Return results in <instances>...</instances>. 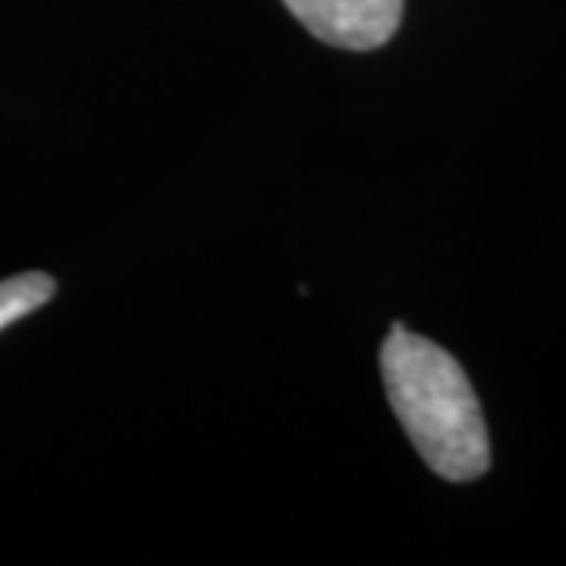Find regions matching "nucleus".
I'll return each instance as SVG.
<instances>
[{
    "instance_id": "2",
    "label": "nucleus",
    "mask_w": 566,
    "mask_h": 566,
    "mask_svg": "<svg viewBox=\"0 0 566 566\" xmlns=\"http://www.w3.org/2000/svg\"><path fill=\"white\" fill-rule=\"evenodd\" d=\"M315 39L346 51H375L394 39L403 0H283Z\"/></svg>"
},
{
    "instance_id": "1",
    "label": "nucleus",
    "mask_w": 566,
    "mask_h": 566,
    "mask_svg": "<svg viewBox=\"0 0 566 566\" xmlns=\"http://www.w3.org/2000/svg\"><path fill=\"white\" fill-rule=\"evenodd\" d=\"M387 397L431 472L472 482L491 469V441L479 397L447 349L394 324L381 346Z\"/></svg>"
},
{
    "instance_id": "3",
    "label": "nucleus",
    "mask_w": 566,
    "mask_h": 566,
    "mask_svg": "<svg viewBox=\"0 0 566 566\" xmlns=\"http://www.w3.org/2000/svg\"><path fill=\"white\" fill-rule=\"evenodd\" d=\"M54 293H57L54 277H48L41 271H29V274L0 281V331L25 318V315H32V312H39L41 305L51 303Z\"/></svg>"
}]
</instances>
